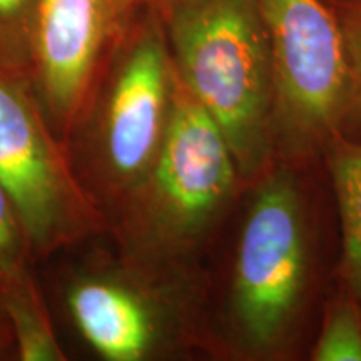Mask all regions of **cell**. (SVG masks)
Returning a JSON list of instances; mask_svg holds the SVG:
<instances>
[{"label": "cell", "mask_w": 361, "mask_h": 361, "mask_svg": "<svg viewBox=\"0 0 361 361\" xmlns=\"http://www.w3.org/2000/svg\"><path fill=\"white\" fill-rule=\"evenodd\" d=\"M246 188L223 130L176 79L159 156L107 218L119 263L152 281L191 286L196 261Z\"/></svg>", "instance_id": "cell-1"}, {"label": "cell", "mask_w": 361, "mask_h": 361, "mask_svg": "<svg viewBox=\"0 0 361 361\" xmlns=\"http://www.w3.org/2000/svg\"><path fill=\"white\" fill-rule=\"evenodd\" d=\"M174 75L223 130L250 186L276 161L274 71L256 0H166Z\"/></svg>", "instance_id": "cell-2"}, {"label": "cell", "mask_w": 361, "mask_h": 361, "mask_svg": "<svg viewBox=\"0 0 361 361\" xmlns=\"http://www.w3.org/2000/svg\"><path fill=\"white\" fill-rule=\"evenodd\" d=\"M224 300L226 338L239 356L291 350L314 274V236L298 168L274 161L246 188Z\"/></svg>", "instance_id": "cell-3"}, {"label": "cell", "mask_w": 361, "mask_h": 361, "mask_svg": "<svg viewBox=\"0 0 361 361\" xmlns=\"http://www.w3.org/2000/svg\"><path fill=\"white\" fill-rule=\"evenodd\" d=\"M174 89L159 13L141 7L64 142L80 186L106 221L159 156Z\"/></svg>", "instance_id": "cell-4"}, {"label": "cell", "mask_w": 361, "mask_h": 361, "mask_svg": "<svg viewBox=\"0 0 361 361\" xmlns=\"http://www.w3.org/2000/svg\"><path fill=\"white\" fill-rule=\"evenodd\" d=\"M274 71L276 161L305 168L343 128L345 52L328 0H256Z\"/></svg>", "instance_id": "cell-5"}, {"label": "cell", "mask_w": 361, "mask_h": 361, "mask_svg": "<svg viewBox=\"0 0 361 361\" xmlns=\"http://www.w3.org/2000/svg\"><path fill=\"white\" fill-rule=\"evenodd\" d=\"M0 178L35 261L107 233L27 82L0 74Z\"/></svg>", "instance_id": "cell-6"}, {"label": "cell", "mask_w": 361, "mask_h": 361, "mask_svg": "<svg viewBox=\"0 0 361 361\" xmlns=\"http://www.w3.org/2000/svg\"><path fill=\"white\" fill-rule=\"evenodd\" d=\"M139 11L135 0H37L29 85L62 142Z\"/></svg>", "instance_id": "cell-7"}, {"label": "cell", "mask_w": 361, "mask_h": 361, "mask_svg": "<svg viewBox=\"0 0 361 361\" xmlns=\"http://www.w3.org/2000/svg\"><path fill=\"white\" fill-rule=\"evenodd\" d=\"M191 286L152 281L119 263L84 274L67 291L80 336L107 361H144L164 353L183 329Z\"/></svg>", "instance_id": "cell-8"}, {"label": "cell", "mask_w": 361, "mask_h": 361, "mask_svg": "<svg viewBox=\"0 0 361 361\" xmlns=\"http://www.w3.org/2000/svg\"><path fill=\"white\" fill-rule=\"evenodd\" d=\"M323 157L340 213L343 286L361 301V141L338 130Z\"/></svg>", "instance_id": "cell-9"}, {"label": "cell", "mask_w": 361, "mask_h": 361, "mask_svg": "<svg viewBox=\"0 0 361 361\" xmlns=\"http://www.w3.org/2000/svg\"><path fill=\"white\" fill-rule=\"evenodd\" d=\"M0 311L12 328L19 360H66L30 268L0 276Z\"/></svg>", "instance_id": "cell-10"}, {"label": "cell", "mask_w": 361, "mask_h": 361, "mask_svg": "<svg viewBox=\"0 0 361 361\" xmlns=\"http://www.w3.org/2000/svg\"><path fill=\"white\" fill-rule=\"evenodd\" d=\"M310 358L361 361V301L345 286L326 306Z\"/></svg>", "instance_id": "cell-11"}, {"label": "cell", "mask_w": 361, "mask_h": 361, "mask_svg": "<svg viewBox=\"0 0 361 361\" xmlns=\"http://www.w3.org/2000/svg\"><path fill=\"white\" fill-rule=\"evenodd\" d=\"M37 0H0V74L29 84Z\"/></svg>", "instance_id": "cell-12"}, {"label": "cell", "mask_w": 361, "mask_h": 361, "mask_svg": "<svg viewBox=\"0 0 361 361\" xmlns=\"http://www.w3.org/2000/svg\"><path fill=\"white\" fill-rule=\"evenodd\" d=\"M340 29L348 96L341 133L361 141V0H328Z\"/></svg>", "instance_id": "cell-13"}, {"label": "cell", "mask_w": 361, "mask_h": 361, "mask_svg": "<svg viewBox=\"0 0 361 361\" xmlns=\"http://www.w3.org/2000/svg\"><path fill=\"white\" fill-rule=\"evenodd\" d=\"M34 261L19 213L0 178V276L30 268Z\"/></svg>", "instance_id": "cell-14"}, {"label": "cell", "mask_w": 361, "mask_h": 361, "mask_svg": "<svg viewBox=\"0 0 361 361\" xmlns=\"http://www.w3.org/2000/svg\"><path fill=\"white\" fill-rule=\"evenodd\" d=\"M12 345L16 346V343H13L12 328L6 319V316H4L2 311H0V355L6 353Z\"/></svg>", "instance_id": "cell-15"}, {"label": "cell", "mask_w": 361, "mask_h": 361, "mask_svg": "<svg viewBox=\"0 0 361 361\" xmlns=\"http://www.w3.org/2000/svg\"><path fill=\"white\" fill-rule=\"evenodd\" d=\"M135 2L139 4L141 7H149V8H154V11H157L162 4L166 2V0H135Z\"/></svg>", "instance_id": "cell-16"}]
</instances>
